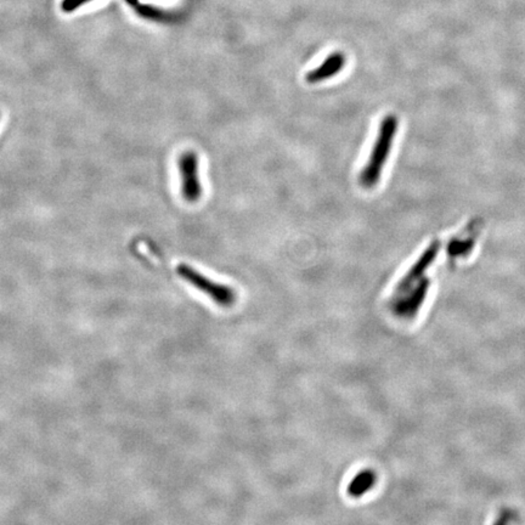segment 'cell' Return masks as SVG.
<instances>
[{"label": "cell", "instance_id": "cell-4", "mask_svg": "<svg viewBox=\"0 0 525 525\" xmlns=\"http://www.w3.org/2000/svg\"><path fill=\"white\" fill-rule=\"evenodd\" d=\"M439 251H440V243L439 241H433V243H430V246L427 247L425 252L422 253L420 259L416 261L415 264L412 265L411 269L407 271V274L399 282L397 291L402 293L407 292V289H410L412 285L417 280L421 279L425 270L428 269L430 265H432L434 259L438 256Z\"/></svg>", "mask_w": 525, "mask_h": 525}, {"label": "cell", "instance_id": "cell-3", "mask_svg": "<svg viewBox=\"0 0 525 525\" xmlns=\"http://www.w3.org/2000/svg\"><path fill=\"white\" fill-rule=\"evenodd\" d=\"M179 169L182 175V193L190 203L197 202L202 196L201 183L198 177V157L195 152L188 151L180 156Z\"/></svg>", "mask_w": 525, "mask_h": 525}, {"label": "cell", "instance_id": "cell-1", "mask_svg": "<svg viewBox=\"0 0 525 525\" xmlns=\"http://www.w3.org/2000/svg\"><path fill=\"white\" fill-rule=\"evenodd\" d=\"M397 130V118L395 114H387L379 125V134L375 145L371 152L370 158L359 177L362 188H375L383 172L384 165L388 160L392 150L394 137Z\"/></svg>", "mask_w": 525, "mask_h": 525}, {"label": "cell", "instance_id": "cell-5", "mask_svg": "<svg viewBox=\"0 0 525 525\" xmlns=\"http://www.w3.org/2000/svg\"><path fill=\"white\" fill-rule=\"evenodd\" d=\"M344 66H346V55L343 53H334L327 56L324 62L319 64L316 69L308 72L306 81L309 84L324 82L329 78L337 76L339 72H342Z\"/></svg>", "mask_w": 525, "mask_h": 525}, {"label": "cell", "instance_id": "cell-8", "mask_svg": "<svg viewBox=\"0 0 525 525\" xmlns=\"http://www.w3.org/2000/svg\"><path fill=\"white\" fill-rule=\"evenodd\" d=\"M89 1H92V0H62L61 9L64 10V13H72L74 10L87 4Z\"/></svg>", "mask_w": 525, "mask_h": 525}, {"label": "cell", "instance_id": "cell-6", "mask_svg": "<svg viewBox=\"0 0 525 525\" xmlns=\"http://www.w3.org/2000/svg\"><path fill=\"white\" fill-rule=\"evenodd\" d=\"M430 288V280L425 279L418 283V287L416 288L415 292H412L409 297L404 301H399L395 306V313L397 315L412 318L415 315L421 306L423 304L427 291Z\"/></svg>", "mask_w": 525, "mask_h": 525}, {"label": "cell", "instance_id": "cell-9", "mask_svg": "<svg viewBox=\"0 0 525 525\" xmlns=\"http://www.w3.org/2000/svg\"><path fill=\"white\" fill-rule=\"evenodd\" d=\"M125 1H128L129 4L135 5L137 3V0H125Z\"/></svg>", "mask_w": 525, "mask_h": 525}, {"label": "cell", "instance_id": "cell-7", "mask_svg": "<svg viewBox=\"0 0 525 525\" xmlns=\"http://www.w3.org/2000/svg\"><path fill=\"white\" fill-rule=\"evenodd\" d=\"M376 483L375 472L364 470L352 480L348 485V493L352 498H360L361 495L367 493Z\"/></svg>", "mask_w": 525, "mask_h": 525}, {"label": "cell", "instance_id": "cell-2", "mask_svg": "<svg viewBox=\"0 0 525 525\" xmlns=\"http://www.w3.org/2000/svg\"><path fill=\"white\" fill-rule=\"evenodd\" d=\"M178 274L184 280H186L191 283L192 286H195L202 292L208 294L219 306H233L236 301V293L231 288L224 286V285L213 282L212 280L207 279L206 276L200 274L198 271L192 269L188 265H179Z\"/></svg>", "mask_w": 525, "mask_h": 525}]
</instances>
